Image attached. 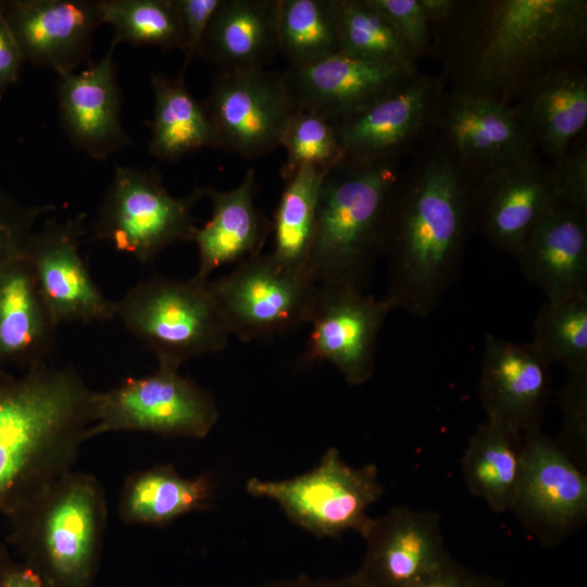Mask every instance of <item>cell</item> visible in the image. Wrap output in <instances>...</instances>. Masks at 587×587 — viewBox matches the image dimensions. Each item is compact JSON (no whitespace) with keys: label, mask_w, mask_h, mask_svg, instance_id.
<instances>
[{"label":"cell","mask_w":587,"mask_h":587,"mask_svg":"<svg viewBox=\"0 0 587 587\" xmlns=\"http://www.w3.org/2000/svg\"><path fill=\"white\" fill-rule=\"evenodd\" d=\"M436 30L449 91L512 104L542 73L583 63L587 1H459Z\"/></svg>","instance_id":"6da1fadb"},{"label":"cell","mask_w":587,"mask_h":587,"mask_svg":"<svg viewBox=\"0 0 587 587\" xmlns=\"http://www.w3.org/2000/svg\"><path fill=\"white\" fill-rule=\"evenodd\" d=\"M475 179L430 130L395 183L385 227L384 298L423 319L454 283L474 229Z\"/></svg>","instance_id":"7a4b0ae2"},{"label":"cell","mask_w":587,"mask_h":587,"mask_svg":"<svg viewBox=\"0 0 587 587\" xmlns=\"http://www.w3.org/2000/svg\"><path fill=\"white\" fill-rule=\"evenodd\" d=\"M95 391L72 367L0 369V515L74 470L95 422Z\"/></svg>","instance_id":"3957f363"},{"label":"cell","mask_w":587,"mask_h":587,"mask_svg":"<svg viewBox=\"0 0 587 587\" xmlns=\"http://www.w3.org/2000/svg\"><path fill=\"white\" fill-rule=\"evenodd\" d=\"M401 158H344L326 173L319 193L307 276L317 285L364 290L383 258L389 202Z\"/></svg>","instance_id":"277c9868"},{"label":"cell","mask_w":587,"mask_h":587,"mask_svg":"<svg viewBox=\"0 0 587 587\" xmlns=\"http://www.w3.org/2000/svg\"><path fill=\"white\" fill-rule=\"evenodd\" d=\"M2 516L8 544L51 587H92L108 521L96 476L72 470Z\"/></svg>","instance_id":"5b68a950"},{"label":"cell","mask_w":587,"mask_h":587,"mask_svg":"<svg viewBox=\"0 0 587 587\" xmlns=\"http://www.w3.org/2000/svg\"><path fill=\"white\" fill-rule=\"evenodd\" d=\"M116 303L115 317L158 361L179 371L186 361L222 351L232 336L208 279L153 276L130 288Z\"/></svg>","instance_id":"8992f818"},{"label":"cell","mask_w":587,"mask_h":587,"mask_svg":"<svg viewBox=\"0 0 587 587\" xmlns=\"http://www.w3.org/2000/svg\"><path fill=\"white\" fill-rule=\"evenodd\" d=\"M208 188L175 197L154 168L116 166L93 226V239L108 241L140 263L165 248L193 240V205Z\"/></svg>","instance_id":"52a82bcc"},{"label":"cell","mask_w":587,"mask_h":587,"mask_svg":"<svg viewBox=\"0 0 587 587\" xmlns=\"http://www.w3.org/2000/svg\"><path fill=\"white\" fill-rule=\"evenodd\" d=\"M246 490L275 501L290 522L319 538L346 530L363 536L372 521L367 509L384 492L376 465L351 466L336 448L308 473L283 480L250 477Z\"/></svg>","instance_id":"ba28073f"},{"label":"cell","mask_w":587,"mask_h":587,"mask_svg":"<svg viewBox=\"0 0 587 587\" xmlns=\"http://www.w3.org/2000/svg\"><path fill=\"white\" fill-rule=\"evenodd\" d=\"M95 422L88 439L112 432H147L165 437L203 438L220 413L212 395L179 371L158 367L95 391Z\"/></svg>","instance_id":"9c48e42d"},{"label":"cell","mask_w":587,"mask_h":587,"mask_svg":"<svg viewBox=\"0 0 587 587\" xmlns=\"http://www.w3.org/2000/svg\"><path fill=\"white\" fill-rule=\"evenodd\" d=\"M208 282L230 335L245 342L308 324L317 292V284L282 266L271 252L250 257Z\"/></svg>","instance_id":"30bf717a"},{"label":"cell","mask_w":587,"mask_h":587,"mask_svg":"<svg viewBox=\"0 0 587 587\" xmlns=\"http://www.w3.org/2000/svg\"><path fill=\"white\" fill-rule=\"evenodd\" d=\"M212 123L216 148L247 159L280 146L296 110L284 72L254 67L218 73L202 102Z\"/></svg>","instance_id":"8fae6325"},{"label":"cell","mask_w":587,"mask_h":587,"mask_svg":"<svg viewBox=\"0 0 587 587\" xmlns=\"http://www.w3.org/2000/svg\"><path fill=\"white\" fill-rule=\"evenodd\" d=\"M394 310L383 297L342 285H317L308 324L311 332L297 364L329 362L350 385L366 383L375 372L379 332Z\"/></svg>","instance_id":"7c38bea8"},{"label":"cell","mask_w":587,"mask_h":587,"mask_svg":"<svg viewBox=\"0 0 587 587\" xmlns=\"http://www.w3.org/2000/svg\"><path fill=\"white\" fill-rule=\"evenodd\" d=\"M521 477L511 509L541 545L551 547L587 516V477L540 429L523 434Z\"/></svg>","instance_id":"4fadbf2b"},{"label":"cell","mask_w":587,"mask_h":587,"mask_svg":"<svg viewBox=\"0 0 587 587\" xmlns=\"http://www.w3.org/2000/svg\"><path fill=\"white\" fill-rule=\"evenodd\" d=\"M432 132L474 179L537 151L512 104L444 91Z\"/></svg>","instance_id":"5bb4252c"},{"label":"cell","mask_w":587,"mask_h":587,"mask_svg":"<svg viewBox=\"0 0 587 587\" xmlns=\"http://www.w3.org/2000/svg\"><path fill=\"white\" fill-rule=\"evenodd\" d=\"M86 213L47 220L28 239L24 252L41 295L58 325L89 324L115 319L116 303L108 299L85 264L80 245L87 233Z\"/></svg>","instance_id":"9a60e30c"},{"label":"cell","mask_w":587,"mask_h":587,"mask_svg":"<svg viewBox=\"0 0 587 587\" xmlns=\"http://www.w3.org/2000/svg\"><path fill=\"white\" fill-rule=\"evenodd\" d=\"M550 161L530 152L475 179L474 228L512 257L560 203Z\"/></svg>","instance_id":"2e32d148"},{"label":"cell","mask_w":587,"mask_h":587,"mask_svg":"<svg viewBox=\"0 0 587 587\" xmlns=\"http://www.w3.org/2000/svg\"><path fill=\"white\" fill-rule=\"evenodd\" d=\"M353 576L363 587H414L450 558L435 511L396 507L373 519Z\"/></svg>","instance_id":"e0dca14e"},{"label":"cell","mask_w":587,"mask_h":587,"mask_svg":"<svg viewBox=\"0 0 587 587\" xmlns=\"http://www.w3.org/2000/svg\"><path fill=\"white\" fill-rule=\"evenodd\" d=\"M417 74L416 65L369 62L339 52L284 71L295 108L333 125L398 90Z\"/></svg>","instance_id":"ac0fdd59"},{"label":"cell","mask_w":587,"mask_h":587,"mask_svg":"<svg viewBox=\"0 0 587 587\" xmlns=\"http://www.w3.org/2000/svg\"><path fill=\"white\" fill-rule=\"evenodd\" d=\"M444 91L440 76L419 73L398 90L334 124L345 158H401L415 149L432 130Z\"/></svg>","instance_id":"d6986e66"},{"label":"cell","mask_w":587,"mask_h":587,"mask_svg":"<svg viewBox=\"0 0 587 587\" xmlns=\"http://www.w3.org/2000/svg\"><path fill=\"white\" fill-rule=\"evenodd\" d=\"M1 5L23 61L58 76L74 73L89 58L95 32L103 24L99 0H7Z\"/></svg>","instance_id":"ffe728a7"},{"label":"cell","mask_w":587,"mask_h":587,"mask_svg":"<svg viewBox=\"0 0 587 587\" xmlns=\"http://www.w3.org/2000/svg\"><path fill=\"white\" fill-rule=\"evenodd\" d=\"M550 384V364L532 342L486 335L478 397L488 421L522 434L540 429Z\"/></svg>","instance_id":"44dd1931"},{"label":"cell","mask_w":587,"mask_h":587,"mask_svg":"<svg viewBox=\"0 0 587 587\" xmlns=\"http://www.w3.org/2000/svg\"><path fill=\"white\" fill-rule=\"evenodd\" d=\"M115 46L88 61L80 72L59 76L57 97L61 126L74 147L98 161L132 143L121 121L122 90L114 63Z\"/></svg>","instance_id":"7402d4cb"},{"label":"cell","mask_w":587,"mask_h":587,"mask_svg":"<svg viewBox=\"0 0 587 587\" xmlns=\"http://www.w3.org/2000/svg\"><path fill=\"white\" fill-rule=\"evenodd\" d=\"M586 213L561 201L513 257L548 300L587 295Z\"/></svg>","instance_id":"603a6c76"},{"label":"cell","mask_w":587,"mask_h":587,"mask_svg":"<svg viewBox=\"0 0 587 587\" xmlns=\"http://www.w3.org/2000/svg\"><path fill=\"white\" fill-rule=\"evenodd\" d=\"M58 323L24 249L0 262V369L46 363Z\"/></svg>","instance_id":"cb8c5ba5"},{"label":"cell","mask_w":587,"mask_h":587,"mask_svg":"<svg viewBox=\"0 0 587 587\" xmlns=\"http://www.w3.org/2000/svg\"><path fill=\"white\" fill-rule=\"evenodd\" d=\"M537 151L548 161L583 136L587 124V73L583 63L534 78L512 103Z\"/></svg>","instance_id":"d4e9b609"},{"label":"cell","mask_w":587,"mask_h":587,"mask_svg":"<svg viewBox=\"0 0 587 587\" xmlns=\"http://www.w3.org/2000/svg\"><path fill=\"white\" fill-rule=\"evenodd\" d=\"M257 183L253 168H249L242 182L234 189L220 191L208 188L212 215L198 227L193 237L199 265L195 274L209 279L218 267L239 263L262 252L273 230V223L257 207Z\"/></svg>","instance_id":"484cf974"},{"label":"cell","mask_w":587,"mask_h":587,"mask_svg":"<svg viewBox=\"0 0 587 587\" xmlns=\"http://www.w3.org/2000/svg\"><path fill=\"white\" fill-rule=\"evenodd\" d=\"M278 0H222L200 54L220 73L266 67L279 52Z\"/></svg>","instance_id":"4316f807"},{"label":"cell","mask_w":587,"mask_h":587,"mask_svg":"<svg viewBox=\"0 0 587 587\" xmlns=\"http://www.w3.org/2000/svg\"><path fill=\"white\" fill-rule=\"evenodd\" d=\"M215 482L209 475L185 477L172 464L155 465L128 475L116 513L132 525L165 526L176 519L213 505Z\"/></svg>","instance_id":"83f0119b"},{"label":"cell","mask_w":587,"mask_h":587,"mask_svg":"<svg viewBox=\"0 0 587 587\" xmlns=\"http://www.w3.org/2000/svg\"><path fill=\"white\" fill-rule=\"evenodd\" d=\"M523 453L522 433L488 420L480 424L461 459L462 474L471 494L484 500L496 513L511 511Z\"/></svg>","instance_id":"f1b7e54d"},{"label":"cell","mask_w":587,"mask_h":587,"mask_svg":"<svg viewBox=\"0 0 587 587\" xmlns=\"http://www.w3.org/2000/svg\"><path fill=\"white\" fill-rule=\"evenodd\" d=\"M153 114L150 122L149 152L152 157L174 161L208 147H216V137L202 103L185 85V73L175 77L163 73L151 75Z\"/></svg>","instance_id":"f546056e"},{"label":"cell","mask_w":587,"mask_h":587,"mask_svg":"<svg viewBox=\"0 0 587 587\" xmlns=\"http://www.w3.org/2000/svg\"><path fill=\"white\" fill-rule=\"evenodd\" d=\"M328 171L302 166L286 182L278 201L272 221L274 247L271 253L282 266L291 272L305 274L319 193Z\"/></svg>","instance_id":"4dcf8cb0"},{"label":"cell","mask_w":587,"mask_h":587,"mask_svg":"<svg viewBox=\"0 0 587 587\" xmlns=\"http://www.w3.org/2000/svg\"><path fill=\"white\" fill-rule=\"evenodd\" d=\"M279 52L299 67L339 52L338 0H278Z\"/></svg>","instance_id":"1f68e13d"},{"label":"cell","mask_w":587,"mask_h":587,"mask_svg":"<svg viewBox=\"0 0 587 587\" xmlns=\"http://www.w3.org/2000/svg\"><path fill=\"white\" fill-rule=\"evenodd\" d=\"M111 45L127 42L184 51V33L175 0H99Z\"/></svg>","instance_id":"d6a6232c"},{"label":"cell","mask_w":587,"mask_h":587,"mask_svg":"<svg viewBox=\"0 0 587 587\" xmlns=\"http://www.w3.org/2000/svg\"><path fill=\"white\" fill-rule=\"evenodd\" d=\"M530 342L550 365L587 370V295L546 299L535 316Z\"/></svg>","instance_id":"836d02e7"},{"label":"cell","mask_w":587,"mask_h":587,"mask_svg":"<svg viewBox=\"0 0 587 587\" xmlns=\"http://www.w3.org/2000/svg\"><path fill=\"white\" fill-rule=\"evenodd\" d=\"M339 53L379 63L416 65L384 15L369 0H338Z\"/></svg>","instance_id":"e575fe53"},{"label":"cell","mask_w":587,"mask_h":587,"mask_svg":"<svg viewBox=\"0 0 587 587\" xmlns=\"http://www.w3.org/2000/svg\"><path fill=\"white\" fill-rule=\"evenodd\" d=\"M280 146L287 153L280 168L285 182L302 166L329 170L345 158L334 125L314 113L298 109L287 121Z\"/></svg>","instance_id":"d590c367"},{"label":"cell","mask_w":587,"mask_h":587,"mask_svg":"<svg viewBox=\"0 0 587 587\" xmlns=\"http://www.w3.org/2000/svg\"><path fill=\"white\" fill-rule=\"evenodd\" d=\"M562 413L558 446L580 467L587 461V370L569 372L559 391Z\"/></svg>","instance_id":"8d00e7d4"},{"label":"cell","mask_w":587,"mask_h":587,"mask_svg":"<svg viewBox=\"0 0 587 587\" xmlns=\"http://www.w3.org/2000/svg\"><path fill=\"white\" fill-rule=\"evenodd\" d=\"M391 25L412 59L427 53L432 30L419 0H369Z\"/></svg>","instance_id":"74e56055"},{"label":"cell","mask_w":587,"mask_h":587,"mask_svg":"<svg viewBox=\"0 0 587 587\" xmlns=\"http://www.w3.org/2000/svg\"><path fill=\"white\" fill-rule=\"evenodd\" d=\"M54 210L51 203L22 204L0 188V262L23 250L35 232L37 221Z\"/></svg>","instance_id":"f35d334b"},{"label":"cell","mask_w":587,"mask_h":587,"mask_svg":"<svg viewBox=\"0 0 587 587\" xmlns=\"http://www.w3.org/2000/svg\"><path fill=\"white\" fill-rule=\"evenodd\" d=\"M550 175L560 201L587 210V145L584 136L550 161Z\"/></svg>","instance_id":"ab89813d"},{"label":"cell","mask_w":587,"mask_h":587,"mask_svg":"<svg viewBox=\"0 0 587 587\" xmlns=\"http://www.w3.org/2000/svg\"><path fill=\"white\" fill-rule=\"evenodd\" d=\"M222 0H175L183 33L185 61L182 73H186L195 57H199L210 21Z\"/></svg>","instance_id":"60d3db41"},{"label":"cell","mask_w":587,"mask_h":587,"mask_svg":"<svg viewBox=\"0 0 587 587\" xmlns=\"http://www.w3.org/2000/svg\"><path fill=\"white\" fill-rule=\"evenodd\" d=\"M414 587H505L500 578L478 573L451 557L435 573Z\"/></svg>","instance_id":"b9f144b4"},{"label":"cell","mask_w":587,"mask_h":587,"mask_svg":"<svg viewBox=\"0 0 587 587\" xmlns=\"http://www.w3.org/2000/svg\"><path fill=\"white\" fill-rule=\"evenodd\" d=\"M23 57L2 11L0 1V93L13 85L18 77Z\"/></svg>","instance_id":"7bdbcfd3"},{"label":"cell","mask_w":587,"mask_h":587,"mask_svg":"<svg viewBox=\"0 0 587 587\" xmlns=\"http://www.w3.org/2000/svg\"><path fill=\"white\" fill-rule=\"evenodd\" d=\"M0 587H51L21 560L0 545Z\"/></svg>","instance_id":"ee69618b"},{"label":"cell","mask_w":587,"mask_h":587,"mask_svg":"<svg viewBox=\"0 0 587 587\" xmlns=\"http://www.w3.org/2000/svg\"><path fill=\"white\" fill-rule=\"evenodd\" d=\"M263 587H363L353 574L340 578L298 579L271 583Z\"/></svg>","instance_id":"f6af8a7d"},{"label":"cell","mask_w":587,"mask_h":587,"mask_svg":"<svg viewBox=\"0 0 587 587\" xmlns=\"http://www.w3.org/2000/svg\"><path fill=\"white\" fill-rule=\"evenodd\" d=\"M422 11L429 25L436 27L445 24L455 12L457 0H419Z\"/></svg>","instance_id":"bcb514c9"},{"label":"cell","mask_w":587,"mask_h":587,"mask_svg":"<svg viewBox=\"0 0 587 587\" xmlns=\"http://www.w3.org/2000/svg\"><path fill=\"white\" fill-rule=\"evenodd\" d=\"M1 98H2V95L0 93V100H1Z\"/></svg>","instance_id":"7dc6e473"}]
</instances>
